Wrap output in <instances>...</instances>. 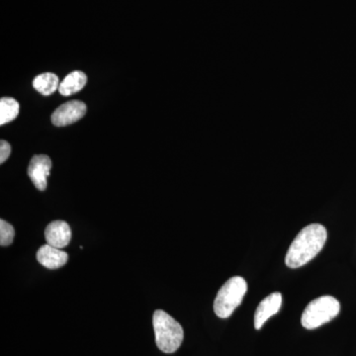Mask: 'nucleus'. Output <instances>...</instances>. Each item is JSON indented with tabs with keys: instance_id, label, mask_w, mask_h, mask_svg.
I'll list each match as a JSON object with an SVG mask.
<instances>
[{
	"instance_id": "1",
	"label": "nucleus",
	"mask_w": 356,
	"mask_h": 356,
	"mask_svg": "<svg viewBox=\"0 0 356 356\" xmlns=\"http://www.w3.org/2000/svg\"><path fill=\"white\" fill-rule=\"evenodd\" d=\"M327 238V229L323 225L312 224L305 227L290 245L285 264L290 268L305 266L322 250Z\"/></svg>"
},
{
	"instance_id": "2",
	"label": "nucleus",
	"mask_w": 356,
	"mask_h": 356,
	"mask_svg": "<svg viewBox=\"0 0 356 356\" xmlns=\"http://www.w3.org/2000/svg\"><path fill=\"white\" fill-rule=\"evenodd\" d=\"M153 325L159 350L165 353H175L184 341V332L181 325L163 310L154 312Z\"/></svg>"
},
{
	"instance_id": "3",
	"label": "nucleus",
	"mask_w": 356,
	"mask_h": 356,
	"mask_svg": "<svg viewBox=\"0 0 356 356\" xmlns=\"http://www.w3.org/2000/svg\"><path fill=\"white\" fill-rule=\"evenodd\" d=\"M247 290V281L243 277L234 276L229 278L218 291L216 299H215L214 311L218 317L229 318L242 304Z\"/></svg>"
},
{
	"instance_id": "4",
	"label": "nucleus",
	"mask_w": 356,
	"mask_h": 356,
	"mask_svg": "<svg viewBox=\"0 0 356 356\" xmlns=\"http://www.w3.org/2000/svg\"><path fill=\"white\" fill-rule=\"evenodd\" d=\"M339 310L341 305L334 297L329 295L318 297L310 302L302 314V325L307 330L317 329L336 318Z\"/></svg>"
},
{
	"instance_id": "5",
	"label": "nucleus",
	"mask_w": 356,
	"mask_h": 356,
	"mask_svg": "<svg viewBox=\"0 0 356 356\" xmlns=\"http://www.w3.org/2000/svg\"><path fill=\"white\" fill-rule=\"evenodd\" d=\"M86 113V105L79 100L65 102L62 106L55 110L51 115V122L58 127L70 125L83 118Z\"/></svg>"
},
{
	"instance_id": "6",
	"label": "nucleus",
	"mask_w": 356,
	"mask_h": 356,
	"mask_svg": "<svg viewBox=\"0 0 356 356\" xmlns=\"http://www.w3.org/2000/svg\"><path fill=\"white\" fill-rule=\"evenodd\" d=\"M51 161L46 154L33 156L28 166V177L37 189L44 191L47 188V178L50 175Z\"/></svg>"
},
{
	"instance_id": "7",
	"label": "nucleus",
	"mask_w": 356,
	"mask_h": 356,
	"mask_svg": "<svg viewBox=\"0 0 356 356\" xmlns=\"http://www.w3.org/2000/svg\"><path fill=\"white\" fill-rule=\"evenodd\" d=\"M282 305V295L280 292L271 293L257 306L254 314V327L261 330L269 318L278 313Z\"/></svg>"
},
{
	"instance_id": "8",
	"label": "nucleus",
	"mask_w": 356,
	"mask_h": 356,
	"mask_svg": "<svg viewBox=\"0 0 356 356\" xmlns=\"http://www.w3.org/2000/svg\"><path fill=\"white\" fill-rule=\"evenodd\" d=\"M47 243L51 247L63 248L67 247L72 238L70 225L65 221H54L48 225L44 231Z\"/></svg>"
},
{
	"instance_id": "9",
	"label": "nucleus",
	"mask_w": 356,
	"mask_h": 356,
	"mask_svg": "<svg viewBox=\"0 0 356 356\" xmlns=\"http://www.w3.org/2000/svg\"><path fill=\"white\" fill-rule=\"evenodd\" d=\"M39 264L49 269H58L69 261V255L60 248L44 245L37 252Z\"/></svg>"
},
{
	"instance_id": "10",
	"label": "nucleus",
	"mask_w": 356,
	"mask_h": 356,
	"mask_svg": "<svg viewBox=\"0 0 356 356\" xmlns=\"http://www.w3.org/2000/svg\"><path fill=\"white\" fill-rule=\"evenodd\" d=\"M86 83H88L86 74L81 70H74L67 74L64 81L60 83L58 91L64 96L72 95L81 91L86 86Z\"/></svg>"
},
{
	"instance_id": "11",
	"label": "nucleus",
	"mask_w": 356,
	"mask_h": 356,
	"mask_svg": "<svg viewBox=\"0 0 356 356\" xmlns=\"http://www.w3.org/2000/svg\"><path fill=\"white\" fill-rule=\"evenodd\" d=\"M33 86L43 95H51L60 88V81L55 74L46 72L35 77Z\"/></svg>"
},
{
	"instance_id": "12",
	"label": "nucleus",
	"mask_w": 356,
	"mask_h": 356,
	"mask_svg": "<svg viewBox=\"0 0 356 356\" xmlns=\"http://www.w3.org/2000/svg\"><path fill=\"white\" fill-rule=\"evenodd\" d=\"M19 103L14 98L3 97L0 100V125L13 121L19 114Z\"/></svg>"
},
{
	"instance_id": "13",
	"label": "nucleus",
	"mask_w": 356,
	"mask_h": 356,
	"mask_svg": "<svg viewBox=\"0 0 356 356\" xmlns=\"http://www.w3.org/2000/svg\"><path fill=\"white\" fill-rule=\"evenodd\" d=\"M14 228L4 220H0V245L7 247L13 242Z\"/></svg>"
},
{
	"instance_id": "14",
	"label": "nucleus",
	"mask_w": 356,
	"mask_h": 356,
	"mask_svg": "<svg viewBox=\"0 0 356 356\" xmlns=\"http://www.w3.org/2000/svg\"><path fill=\"white\" fill-rule=\"evenodd\" d=\"M11 154V146L8 142L2 140L0 142V163H3Z\"/></svg>"
}]
</instances>
